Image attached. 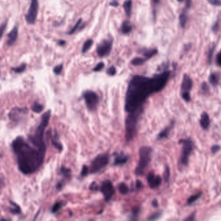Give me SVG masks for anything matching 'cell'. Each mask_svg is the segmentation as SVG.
Instances as JSON below:
<instances>
[{
  "mask_svg": "<svg viewBox=\"0 0 221 221\" xmlns=\"http://www.w3.org/2000/svg\"><path fill=\"white\" fill-rule=\"evenodd\" d=\"M132 0H126L123 3V8L125 11V13L128 17H130L131 16V12H132Z\"/></svg>",
  "mask_w": 221,
  "mask_h": 221,
  "instance_id": "obj_22",
  "label": "cell"
},
{
  "mask_svg": "<svg viewBox=\"0 0 221 221\" xmlns=\"http://www.w3.org/2000/svg\"><path fill=\"white\" fill-rule=\"evenodd\" d=\"M81 22H82V19L80 18V19H79V20H78V21H77V23L75 24V26L72 27V29H71L70 30H69V31L68 33V35H72V34H73V33H74L75 31H76V30L78 29V28L79 27L80 25V24H81Z\"/></svg>",
  "mask_w": 221,
  "mask_h": 221,
  "instance_id": "obj_33",
  "label": "cell"
},
{
  "mask_svg": "<svg viewBox=\"0 0 221 221\" xmlns=\"http://www.w3.org/2000/svg\"><path fill=\"white\" fill-rule=\"evenodd\" d=\"M152 206L155 207V208H157V207L158 206V201L156 200H154L152 201Z\"/></svg>",
  "mask_w": 221,
  "mask_h": 221,
  "instance_id": "obj_52",
  "label": "cell"
},
{
  "mask_svg": "<svg viewBox=\"0 0 221 221\" xmlns=\"http://www.w3.org/2000/svg\"><path fill=\"white\" fill-rule=\"evenodd\" d=\"M110 5L111 6L113 7H117L119 5V3L117 2V0H112V1L110 3Z\"/></svg>",
  "mask_w": 221,
  "mask_h": 221,
  "instance_id": "obj_49",
  "label": "cell"
},
{
  "mask_svg": "<svg viewBox=\"0 0 221 221\" xmlns=\"http://www.w3.org/2000/svg\"><path fill=\"white\" fill-rule=\"evenodd\" d=\"M9 203L12 206V208L10 209V212L13 215H19L21 213V208L17 204L13 202L12 200L9 201Z\"/></svg>",
  "mask_w": 221,
  "mask_h": 221,
  "instance_id": "obj_23",
  "label": "cell"
},
{
  "mask_svg": "<svg viewBox=\"0 0 221 221\" xmlns=\"http://www.w3.org/2000/svg\"><path fill=\"white\" fill-rule=\"evenodd\" d=\"M213 51H214V47H213L212 49H209V54H208V60H209V62L210 63L212 60V57H213Z\"/></svg>",
  "mask_w": 221,
  "mask_h": 221,
  "instance_id": "obj_46",
  "label": "cell"
},
{
  "mask_svg": "<svg viewBox=\"0 0 221 221\" xmlns=\"http://www.w3.org/2000/svg\"><path fill=\"white\" fill-rule=\"evenodd\" d=\"M143 111V108L139 109L133 112L128 113L125 119V138L127 141H132L136 135L137 125L141 115Z\"/></svg>",
  "mask_w": 221,
  "mask_h": 221,
  "instance_id": "obj_4",
  "label": "cell"
},
{
  "mask_svg": "<svg viewBox=\"0 0 221 221\" xmlns=\"http://www.w3.org/2000/svg\"><path fill=\"white\" fill-rule=\"evenodd\" d=\"M179 20H180V24L182 27H185L187 20V16L186 14V11H184V12L180 15L179 17Z\"/></svg>",
  "mask_w": 221,
  "mask_h": 221,
  "instance_id": "obj_29",
  "label": "cell"
},
{
  "mask_svg": "<svg viewBox=\"0 0 221 221\" xmlns=\"http://www.w3.org/2000/svg\"><path fill=\"white\" fill-rule=\"evenodd\" d=\"M99 191L104 196V198L106 202L110 201V199L115 193V189L112 182L109 180L103 181L101 185L99 186Z\"/></svg>",
  "mask_w": 221,
  "mask_h": 221,
  "instance_id": "obj_10",
  "label": "cell"
},
{
  "mask_svg": "<svg viewBox=\"0 0 221 221\" xmlns=\"http://www.w3.org/2000/svg\"><path fill=\"white\" fill-rule=\"evenodd\" d=\"M28 108L27 107H14L11 109L9 113V117L12 122L19 123L28 114Z\"/></svg>",
  "mask_w": 221,
  "mask_h": 221,
  "instance_id": "obj_11",
  "label": "cell"
},
{
  "mask_svg": "<svg viewBox=\"0 0 221 221\" xmlns=\"http://www.w3.org/2000/svg\"><path fill=\"white\" fill-rule=\"evenodd\" d=\"M60 171L62 173V174L64 177H66V178H69L71 177V170L70 169L67 168L65 166H62L60 168Z\"/></svg>",
  "mask_w": 221,
  "mask_h": 221,
  "instance_id": "obj_30",
  "label": "cell"
},
{
  "mask_svg": "<svg viewBox=\"0 0 221 221\" xmlns=\"http://www.w3.org/2000/svg\"><path fill=\"white\" fill-rule=\"evenodd\" d=\"M193 87V81L189 75L185 74L183 77L181 85V94L183 99L189 102L191 100L190 91Z\"/></svg>",
  "mask_w": 221,
  "mask_h": 221,
  "instance_id": "obj_9",
  "label": "cell"
},
{
  "mask_svg": "<svg viewBox=\"0 0 221 221\" xmlns=\"http://www.w3.org/2000/svg\"><path fill=\"white\" fill-rule=\"evenodd\" d=\"M170 71H164L152 77L135 75L128 83L125 96V111L133 112L143 108L151 95L162 90L168 82Z\"/></svg>",
  "mask_w": 221,
  "mask_h": 221,
  "instance_id": "obj_1",
  "label": "cell"
},
{
  "mask_svg": "<svg viewBox=\"0 0 221 221\" xmlns=\"http://www.w3.org/2000/svg\"><path fill=\"white\" fill-rule=\"evenodd\" d=\"M112 39H105L103 40L97 47V55L100 57H107L112 49Z\"/></svg>",
  "mask_w": 221,
  "mask_h": 221,
  "instance_id": "obj_12",
  "label": "cell"
},
{
  "mask_svg": "<svg viewBox=\"0 0 221 221\" xmlns=\"http://www.w3.org/2000/svg\"><path fill=\"white\" fill-rule=\"evenodd\" d=\"M220 149V147L218 145H215L211 148V152H212V153H213V154H215L216 152H217Z\"/></svg>",
  "mask_w": 221,
  "mask_h": 221,
  "instance_id": "obj_44",
  "label": "cell"
},
{
  "mask_svg": "<svg viewBox=\"0 0 221 221\" xmlns=\"http://www.w3.org/2000/svg\"><path fill=\"white\" fill-rule=\"evenodd\" d=\"M147 60V59L145 58L136 57V58H134V59L131 60V64L134 66H140V65H142V64H143Z\"/></svg>",
  "mask_w": 221,
  "mask_h": 221,
  "instance_id": "obj_26",
  "label": "cell"
},
{
  "mask_svg": "<svg viewBox=\"0 0 221 221\" xmlns=\"http://www.w3.org/2000/svg\"><path fill=\"white\" fill-rule=\"evenodd\" d=\"M6 26H7V24L6 23H4L3 24L1 25V37L3 36V33H4V30L5 29H6Z\"/></svg>",
  "mask_w": 221,
  "mask_h": 221,
  "instance_id": "obj_50",
  "label": "cell"
},
{
  "mask_svg": "<svg viewBox=\"0 0 221 221\" xmlns=\"http://www.w3.org/2000/svg\"><path fill=\"white\" fill-rule=\"evenodd\" d=\"M121 32L122 34L127 35L130 33L132 30V26L131 24L128 21H125L122 24L121 27Z\"/></svg>",
  "mask_w": 221,
  "mask_h": 221,
  "instance_id": "obj_20",
  "label": "cell"
},
{
  "mask_svg": "<svg viewBox=\"0 0 221 221\" xmlns=\"http://www.w3.org/2000/svg\"><path fill=\"white\" fill-rule=\"evenodd\" d=\"M110 161V156L108 154H100L97 156L91 161L89 167V173L95 174L107 166Z\"/></svg>",
  "mask_w": 221,
  "mask_h": 221,
  "instance_id": "obj_6",
  "label": "cell"
},
{
  "mask_svg": "<svg viewBox=\"0 0 221 221\" xmlns=\"http://www.w3.org/2000/svg\"><path fill=\"white\" fill-rule=\"evenodd\" d=\"M139 211H140V208H139V207H135L133 209V211H132V217L131 218V220H135L136 219V217H138V215L139 214Z\"/></svg>",
  "mask_w": 221,
  "mask_h": 221,
  "instance_id": "obj_39",
  "label": "cell"
},
{
  "mask_svg": "<svg viewBox=\"0 0 221 221\" xmlns=\"http://www.w3.org/2000/svg\"><path fill=\"white\" fill-rule=\"evenodd\" d=\"M219 75L215 73H212L209 75V81L212 85H217L218 82H219Z\"/></svg>",
  "mask_w": 221,
  "mask_h": 221,
  "instance_id": "obj_27",
  "label": "cell"
},
{
  "mask_svg": "<svg viewBox=\"0 0 221 221\" xmlns=\"http://www.w3.org/2000/svg\"><path fill=\"white\" fill-rule=\"evenodd\" d=\"M11 147L16 157L19 171L23 174H33L42 166L46 152L32 147L23 137H17L12 142Z\"/></svg>",
  "mask_w": 221,
  "mask_h": 221,
  "instance_id": "obj_2",
  "label": "cell"
},
{
  "mask_svg": "<svg viewBox=\"0 0 221 221\" xmlns=\"http://www.w3.org/2000/svg\"><path fill=\"white\" fill-rule=\"evenodd\" d=\"M18 36V26H15L11 31L7 35V44L8 46H12L16 42Z\"/></svg>",
  "mask_w": 221,
  "mask_h": 221,
  "instance_id": "obj_15",
  "label": "cell"
},
{
  "mask_svg": "<svg viewBox=\"0 0 221 221\" xmlns=\"http://www.w3.org/2000/svg\"><path fill=\"white\" fill-rule=\"evenodd\" d=\"M62 69H63V64H59V65H57L55 67L54 69H53V72H54L55 74L56 75H60L62 71Z\"/></svg>",
  "mask_w": 221,
  "mask_h": 221,
  "instance_id": "obj_37",
  "label": "cell"
},
{
  "mask_svg": "<svg viewBox=\"0 0 221 221\" xmlns=\"http://www.w3.org/2000/svg\"><path fill=\"white\" fill-rule=\"evenodd\" d=\"M161 214H162V213L161 211H158V212L154 213L153 214L150 215V217L149 218H148V220H153L158 219V218H159V217H161Z\"/></svg>",
  "mask_w": 221,
  "mask_h": 221,
  "instance_id": "obj_35",
  "label": "cell"
},
{
  "mask_svg": "<svg viewBox=\"0 0 221 221\" xmlns=\"http://www.w3.org/2000/svg\"><path fill=\"white\" fill-rule=\"evenodd\" d=\"M26 67H27L26 64L24 63V64H21V65H19L18 67H16V68H12L11 69H12V71H13L14 72L16 73H21L24 72L25 70H26Z\"/></svg>",
  "mask_w": 221,
  "mask_h": 221,
  "instance_id": "obj_31",
  "label": "cell"
},
{
  "mask_svg": "<svg viewBox=\"0 0 221 221\" xmlns=\"http://www.w3.org/2000/svg\"><path fill=\"white\" fill-rule=\"evenodd\" d=\"M118 190L119 193L122 195H127L129 192V188L128 186L125 183H120L118 185Z\"/></svg>",
  "mask_w": 221,
  "mask_h": 221,
  "instance_id": "obj_25",
  "label": "cell"
},
{
  "mask_svg": "<svg viewBox=\"0 0 221 221\" xmlns=\"http://www.w3.org/2000/svg\"><path fill=\"white\" fill-rule=\"evenodd\" d=\"M136 188L138 189H140L142 188L143 184H142V182H141L140 180H136Z\"/></svg>",
  "mask_w": 221,
  "mask_h": 221,
  "instance_id": "obj_48",
  "label": "cell"
},
{
  "mask_svg": "<svg viewBox=\"0 0 221 221\" xmlns=\"http://www.w3.org/2000/svg\"><path fill=\"white\" fill-rule=\"evenodd\" d=\"M106 73H107L108 75H110V76H114L116 73V69L114 66H111L107 69Z\"/></svg>",
  "mask_w": 221,
  "mask_h": 221,
  "instance_id": "obj_40",
  "label": "cell"
},
{
  "mask_svg": "<svg viewBox=\"0 0 221 221\" xmlns=\"http://www.w3.org/2000/svg\"><path fill=\"white\" fill-rule=\"evenodd\" d=\"M170 177V169L168 166H167L165 169L163 173V178L166 182H168Z\"/></svg>",
  "mask_w": 221,
  "mask_h": 221,
  "instance_id": "obj_38",
  "label": "cell"
},
{
  "mask_svg": "<svg viewBox=\"0 0 221 221\" xmlns=\"http://www.w3.org/2000/svg\"><path fill=\"white\" fill-rule=\"evenodd\" d=\"M89 173V169L88 168V167L87 166H86V165H84V166H82V170H81L80 176L82 177H86V176L88 175Z\"/></svg>",
  "mask_w": 221,
  "mask_h": 221,
  "instance_id": "obj_36",
  "label": "cell"
},
{
  "mask_svg": "<svg viewBox=\"0 0 221 221\" xmlns=\"http://www.w3.org/2000/svg\"><path fill=\"white\" fill-rule=\"evenodd\" d=\"M152 1L154 5V6H155V5H157L159 1V0H152Z\"/></svg>",
  "mask_w": 221,
  "mask_h": 221,
  "instance_id": "obj_54",
  "label": "cell"
},
{
  "mask_svg": "<svg viewBox=\"0 0 221 221\" xmlns=\"http://www.w3.org/2000/svg\"><path fill=\"white\" fill-rule=\"evenodd\" d=\"M141 53L144 55L145 58L147 60L150 59L158 53V50L156 49H143L141 50Z\"/></svg>",
  "mask_w": 221,
  "mask_h": 221,
  "instance_id": "obj_19",
  "label": "cell"
},
{
  "mask_svg": "<svg viewBox=\"0 0 221 221\" xmlns=\"http://www.w3.org/2000/svg\"><path fill=\"white\" fill-rule=\"evenodd\" d=\"M194 217L193 215H191V216H189L188 218L186 219V220H194Z\"/></svg>",
  "mask_w": 221,
  "mask_h": 221,
  "instance_id": "obj_53",
  "label": "cell"
},
{
  "mask_svg": "<svg viewBox=\"0 0 221 221\" xmlns=\"http://www.w3.org/2000/svg\"><path fill=\"white\" fill-rule=\"evenodd\" d=\"M162 179L158 175H155L154 173L151 171L147 177V182L151 189L157 188L161 185Z\"/></svg>",
  "mask_w": 221,
  "mask_h": 221,
  "instance_id": "obj_14",
  "label": "cell"
},
{
  "mask_svg": "<svg viewBox=\"0 0 221 221\" xmlns=\"http://www.w3.org/2000/svg\"><path fill=\"white\" fill-rule=\"evenodd\" d=\"M152 152V149L150 147L143 146L139 149V159L135 170V173L137 175H142L144 174L145 169L151 161Z\"/></svg>",
  "mask_w": 221,
  "mask_h": 221,
  "instance_id": "obj_5",
  "label": "cell"
},
{
  "mask_svg": "<svg viewBox=\"0 0 221 221\" xmlns=\"http://www.w3.org/2000/svg\"><path fill=\"white\" fill-rule=\"evenodd\" d=\"M173 125H174V122H172L169 126H167L166 128H165L163 130H162L158 136V139H164L168 137L169 134L170 133V131L171 130L172 128H173Z\"/></svg>",
  "mask_w": 221,
  "mask_h": 221,
  "instance_id": "obj_18",
  "label": "cell"
},
{
  "mask_svg": "<svg viewBox=\"0 0 221 221\" xmlns=\"http://www.w3.org/2000/svg\"><path fill=\"white\" fill-rule=\"evenodd\" d=\"M82 96L86 105L89 110L94 111L96 110L99 104V96L97 94L93 91L87 90L84 92Z\"/></svg>",
  "mask_w": 221,
  "mask_h": 221,
  "instance_id": "obj_8",
  "label": "cell"
},
{
  "mask_svg": "<svg viewBox=\"0 0 221 221\" xmlns=\"http://www.w3.org/2000/svg\"><path fill=\"white\" fill-rule=\"evenodd\" d=\"M38 0H31L28 12L26 15V21L29 24H34L37 18L38 12Z\"/></svg>",
  "mask_w": 221,
  "mask_h": 221,
  "instance_id": "obj_13",
  "label": "cell"
},
{
  "mask_svg": "<svg viewBox=\"0 0 221 221\" xmlns=\"http://www.w3.org/2000/svg\"><path fill=\"white\" fill-rule=\"evenodd\" d=\"M201 88H202V90L204 92H205V93H206V92H208L209 91V87L206 82L202 83V86H201Z\"/></svg>",
  "mask_w": 221,
  "mask_h": 221,
  "instance_id": "obj_45",
  "label": "cell"
},
{
  "mask_svg": "<svg viewBox=\"0 0 221 221\" xmlns=\"http://www.w3.org/2000/svg\"><path fill=\"white\" fill-rule=\"evenodd\" d=\"M66 44V42L65 40H60L58 41V44L59 45V46H64V45H65Z\"/></svg>",
  "mask_w": 221,
  "mask_h": 221,
  "instance_id": "obj_51",
  "label": "cell"
},
{
  "mask_svg": "<svg viewBox=\"0 0 221 221\" xmlns=\"http://www.w3.org/2000/svg\"><path fill=\"white\" fill-rule=\"evenodd\" d=\"M104 67H105V64L104 63L102 62H99V63H98L96 66V67H95V68L93 69V71H96V72L99 71L100 70H102L103 68H104Z\"/></svg>",
  "mask_w": 221,
  "mask_h": 221,
  "instance_id": "obj_41",
  "label": "cell"
},
{
  "mask_svg": "<svg viewBox=\"0 0 221 221\" xmlns=\"http://www.w3.org/2000/svg\"><path fill=\"white\" fill-rule=\"evenodd\" d=\"M94 42L92 39H88V40H86L85 44H84L82 48V53H85L87 52L88 50L90 49V47H91L92 44H93Z\"/></svg>",
  "mask_w": 221,
  "mask_h": 221,
  "instance_id": "obj_28",
  "label": "cell"
},
{
  "mask_svg": "<svg viewBox=\"0 0 221 221\" xmlns=\"http://www.w3.org/2000/svg\"><path fill=\"white\" fill-rule=\"evenodd\" d=\"M57 133H55V136H53L51 138V142L53 146H54L56 149H57L59 152H60L61 151L63 150V147L62 144L60 143V142L58 141V137H57Z\"/></svg>",
  "mask_w": 221,
  "mask_h": 221,
  "instance_id": "obj_21",
  "label": "cell"
},
{
  "mask_svg": "<svg viewBox=\"0 0 221 221\" xmlns=\"http://www.w3.org/2000/svg\"><path fill=\"white\" fill-rule=\"evenodd\" d=\"M128 156L125 155L123 152L116 154V158L114 159V166H121L125 164L128 160Z\"/></svg>",
  "mask_w": 221,
  "mask_h": 221,
  "instance_id": "obj_16",
  "label": "cell"
},
{
  "mask_svg": "<svg viewBox=\"0 0 221 221\" xmlns=\"http://www.w3.org/2000/svg\"><path fill=\"white\" fill-rule=\"evenodd\" d=\"M62 202H56L54 205H53V208H52V209H51L52 213H55L61 209V208H62Z\"/></svg>",
  "mask_w": 221,
  "mask_h": 221,
  "instance_id": "obj_34",
  "label": "cell"
},
{
  "mask_svg": "<svg viewBox=\"0 0 221 221\" xmlns=\"http://www.w3.org/2000/svg\"><path fill=\"white\" fill-rule=\"evenodd\" d=\"M200 124L202 128L204 130H207L210 125V119L209 115L206 112H203L201 115L200 119Z\"/></svg>",
  "mask_w": 221,
  "mask_h": 221,
  "instance_id": "obj_17",
  "label": "cell"
},
{
  "mask_svg": "<svg viewBox=\"0 0 221 221\" xmlns=\"http://www.w3.org/2000/svg\"><path fill=\"white\" fill-rule=\"evenodd\" d=\"M51 117V110L47 111L41 117L40 124L36 128L34 133L28 136V139L33 146L38 148L39 150L46 152V145L44 141V132L46 128L49 124Z\"/></svg>",
  "mask_w": 221,
  "mask_h": 221,
  "instance_id": "obj_3",
  "label": "cell"
},
{
  "mask_svg": "<svg viewBox=\"0 0 221 221\" xmlns=\"http://www.w3.org/2000/svg\"><path fill=\"white\" fill-rule=\"evenodd\" d=\"M201 196H202V193H199L196 194L192 195L191 197H190L188 199H187V204H191L193 202H195V201H197L198 198H199Z\"/></svg>",
  "mask_w": 221,
  "mask_h": 221,
  "instance_id": "obj_32",
  "label": "cell"
},
{
  "mask_svg": "<svg viewBox=\"0 0 221 221\" xmlns=\"http://www.w3.org/2000/svg\"><path fill=\"white\" fill-rule=\"evenodd\" d=\"M179 143L182 145V150L180 156V163L184 166H187L189 163V157L194 149V143L190 139H180Z\"/></svg>",
  "mask_w": 221,
  "mask_h": 221,
  "instance_id": "obj_7",
  "label": "cell"
},
{
  "mask_svg": "<svg viewBox=\"0 0 221 221\" xmlns=\"http://www.w3.org/2000/svg\"><path fill=\"white\" fill-rule=\"evenodd\" d=\"M209 3L215 5V6H220L221 5V0H208Z\"/></svg>",
  "mask_w": 221,
  "mask_h": 221,
  "instance_id": "obj_42",
  "label": "cell"
},
{
  "mask_svg": "<svg viewBox=\"0 0 221 221\" xmlns=\"http://www.w3.org/2000/svg\"><path fill=\"white\" fill-rule=\"evenodd\" d=\"M216 62L217 64V65L221 66V50H220V51L219 53V54H218L217 56Z\"/></svg>",
  "mask_w": 221,
  "mask_h": 221,
  "instance_id": "obj_47",
  "label": "cell"
},
{
  "mask_svg": "<svg viewBox=\"0 0 221 221\" xmlns=\"http://www.w3.org/2000/svg\"><path fill=\"white\" fill-rule=\"evenodd\" d=\"M32 110L35 113H40L44 110V107L42 105L40 104L38 102H35L31 107Z\"/></svg>",
  "mask_w": 221,
  "mask_h": 221,
  "instance_id": "obj_24",
  "label": "cell"
},
{
  "mask_svg": "<svg viewBox=\"0 0 221 221\" xmlns=\"http://www.w3.org/2000/svg\"><path fill=\"white\" fill-rule=\"evenodd\" d=\"M89 189H90L91 191H99V186H98L97 184H96V182H93L91 184L90 186H89Z\"/></svg>",
  "mask_w": 221,
  "mask_h": 221,
  "instance_id": "obj_43",
  "label": "cell"
}]
</instances>
